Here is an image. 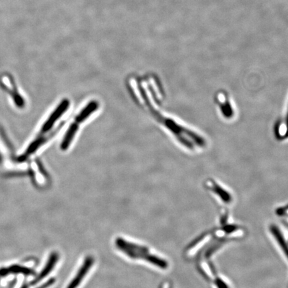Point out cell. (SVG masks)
I'll list each match as a JSON object with an SVG mask.
<instances>
[{
	"label": "cell",
	"instance_id": "6da1fadb",
	"mask_svg": "<svg viewBox=\"0 0 288 288\" xmlns=\"http://www.w3.org/2000/svg\"><path fill=\"white\" fill-rule=\"evenodd\" d=\"M116 247L132 259H143L146 260L150 255L148 249L144 246L131 243L123 238H118L116 240Z\"/></svg>",
	"mask_w": 288,
	"mask_h": 288
},
{
	"label": "cell",
	"instance_id": "7a4b0ae2",
	"mask_svg": "<svg viewBox=\"0 0 288 288\" xmlns=\"http://www.w3.org/2000/svg\"><path fill=\"white\" fill-rule=\"evenodd\" d=\"M93 263H94V259L91 256H88V257L85 258L80 269L77 272L76 276L71 280L70 284L67 286V288H77L78 287L79 284L84 279L85 276L88 273L89 270L92 267Z\"/></svg>",
	"mask_w": 288,
	"mask_h": 288
},
{
	"label": "cell",
	"instance_id": "3957f363",
	"mask_svg": "<svg viewBox=\"0 0 288 288\" xmlns=\"http://www.w3.org/2000/svg\"><path fill=\"white\" fill-rule=\"evenodd\" d=\"M58 259V254H57V252H53V253L49 256V259L47 260L44 268L41 270L40 274H39L38 276H37L35 280H33L32 282H31L30 285L34 286L35 284L39 283L41 280L44 279V278L46 277V276L48 275L51 271H52L55 266L56 265Z\"/></svg>",
	"mask_w": 288,
	"mask_h": 288
},
{
	"label": "cell",
	"instance_id": "277c9868",
	"mask_svg": "<svg viewBox=\"0 0 288 288\" xmlns=\"http://www.w3.org/2000/svg\"><path fill=\"white\" fill-rule=\"evenodd\" d=\"M69 104V103L68 100H65L62 101V102H61L60 105L57 107V108L55 110V112L51 115L50 117H49V120L45 122L44 126H43L41 132H45L50 130L51 127H52L53 125L55 124V122H56L57 119L59 118V117H60L61 115L63 114V112H64L65 111L67 110V108H68Z\"/></svg>",
	"mask_w": 288,
	"mask_h": 288
},
{
	"label": "cell",
	"instance_id": "5b68a950",
	"mask_svg": "<svg viewBox=\"0 0 288 288\" xmlns=\"http://www.w3.org/2000/svg\"><path fill=\"white\" fill-rule=\"evenodd\" d=\"M9 274H22L27 276L34 275L35 274L33 270L19 266H13L10 268H7V269L3 268V269L0 270V276H7Z\"/></svg>",
	"mask_w": 288,
	"mask_h": 288
},
{
	"label": "cell",
	"instance_id": "8992f818",
	"mask_svg": "<svg viewBox=\"0 0 288 288\" xmlns=\"http://www.w3.org/2000/svg\"><path fill=\"white\" fill-rule=\"evenodd\" d=\"M98 108V104L96 102L89 103L88 105L80 113L75 119V123L79 124L87 118L91 114Z\"/></svg>",
	"mask_w": 288,
	"mask_h": 288
},
{
	"label": "cell",
	"instance_id": "52a82bcc",
	"mask_svg": "<svg viewBox=\"0 0 288 288\" xmlns=\"http://www.w3.org/2000/svg\"><path fill=\"white\" fill-rule=\"evenodd\" d=\"M77 124V123H73V124H71L69 130H67L65 138L63 139L62 144H61V147L63 150H66V149L68 148L69 145H70V143L73 140V136H74L75 133L77 132V128H78Z\"/></svg>",
	"mask_w": 288,
	"mask_h": 288
},
{
	"label": "cell",
	"instance_id": "ba28073f",
	"mask_svg": "<svg viewBox=\"0 0 288 288\" xmlns=\"http://www.w3.org/2000/svg\"><path fill=\"white\" fill-rule=\"evenodd\" d=\"M55 278H51V279L49 280L48 281L45 282L43 285L39 286L37 288H48L50 286H52L53 284L55 283Z\"/></svg>",
	"mask_w": 288,
	"mask_h": 288
},
{
	"label": "cell",
	"instance_id": "9c48e42d",
	"mask_svg": "<svg viewBox=\"0 0 288 288\" xmlns=\"http://www.w3.org/2000/svg\"><path fill=\"white\" fill-rule=\"evenodd\" d=\"M286 136L288 137V112L287 117H286Z\"/></svg>",
	"mask_w": 288,
	"mask_h": 288
},
{
	"label": "cell",
	"instance_id": "30bf717a",
	"mask_svg": "<svg viewBox=\"0 0 288 288\" xmlns=\"http://www.w3.org/2000/svg\"><path fill=\"white\" fill-rule=\"evenodd\" d=\"M170 284H169V282H165V283L163 284L162 288H170Z\"/></svg>",
	"mask_w": 288,
	"mask_h": 288
}]
</instances>
